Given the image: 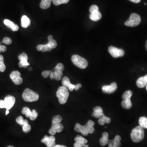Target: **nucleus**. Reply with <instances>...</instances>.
<instances>
[{
    "mask_svg": "<svg viewBox=\"0 0 147 147\" xmlns=\"http://www.w3.org/2000/svg\"><path fill=\"white\" fill-rule=\"evenodd\" d=\"M95 123L92 120L88 121L87 124L85 125H81L79 123H76L74 130L75 131L78 132H81L83 136H87L89 134H93L94 132V125Z\"/></svg>",
    "mask_w": 147,
    "mask_h": 147,
    "instance_id": "f257e3e1",
    "label": "nucleus"
},
{
    "mask_svg": "<svg viewBox=\"0 0 147 147\" xmlns=\"http://www.w3.org/2000/svg\"><path fill=\"white\" fill-rule=\"evenodd\" d=\"M130 136L133 142L135 143L141 142L144 137V129L140 125L136 126L132 130Z\"/></svg>",
    "mask_w": 147,
    "mask_h": 147,
    "instance_id": "f03ea898",
    "label": "nucleus"
},
{
    "mask_svg": "<svg viewBox=\"0 0 147 147\" xmlns=\"http://www.w3.org/2000/svg\"><path fill=\"white\" fill-rule=\"evenodd\" d=\"M69 92V89L64 87L61 86L58 88L56 92V96L58 98V101L61 104H65L68 99Z\"/></svg>",
    "mask_w": 147,
    "mask_h": 147,
    "instance_id": "7ed1b4c3",
    "label": "nucleus"
},
{
    "mask_svg": "<svg viewBox=\"0 0 147 147\" xmlns=\"http://www.w3.org/2000/svg\"><path fill=\"white\" fill-rule=\"evenodd\" d=\"M39 96L31 89L26 88L22 93V98L26 102H34L38 100Z\"/></svg>",
    "mask_w": 147,
    "mask_h": 147,
    "instance_id": "20e7f679",
    "label": "nucleus"
},
{
    "mask_svg": "<svg viewBox=\"0 0 147 147\" xmlns=\"http://www.w3.org/2000/svg\"><path fill=\"white\" fill-rule=\"evenodd\" d=\"M16 103V98L11 95H7L5 100H0V109H6V110H9Z\"/></svg>",
    "mask_w": 147,
    "mask_h": 147,
    "instance_id": "39448f33",
    "label": "nucleus"
},
{
    "mask_svg": "<svg viewBox=\"0 0 147 147\" xmlns=\"http://www.w3.org/2000/svg\"><path fill=\"white\" fill-rule=\"evenodd\" d=\"M71 61L75 66L82 69L86 68L88 64L85 58L78 55H74L71 57Z\"/></svg>",
    "mask_w": 147,
    "mask_h": 147,
    "instance_id": "423d86ee",
    "label": "nucleus"
},
{
    "mask_svg": "<svg viewBox=\"0 0 147 147\" xmlns=\"http://www.w3.org/2000/svg\"><path fill=\"white\" fill-rule=\"evenodd\" d=\"M132 95V92L131 90H126L122 95V98L123 100L121 102V106L123 108L125 109H130L132 107V102L131 101V98Z\"/></svg>",
    "mask_w": 147,
    "mask_h": 147,
    "instance_id": "0eeeda50",
    "label": "nucleus"
},
{
    "mask_svg": "<svg viewBox=\"0 0 147 147\" xmlns=\"http://www.w3.org/2000/svg\"><path fill=\"white\" fill-rule=\"evenodd\" d=\"M141 22L140 16L136 13H132L129 19L125 22V25L129 27H136Z\"/></svg>",
    "mask_w": 147,
    "mask_h": 147,
    "instance_id": "6e6552de",
    "label": "nucleus"
},
{
    "mask_svg": "<svg viewBox=\"0 0 147 147\" xmlns=\"http://www.w3.org/2000/svg\"><path fill=\"white\" fill-rule=\"evenodd\" d=\"M109 52L110 53L111 55L113 58H118L123 57L124 54L125 52L123 49H118L117 47H114L113 46H110L108 49Z\"/></svg>",
    "mask_w": 147,
    "mask_h": 147,
    "instance_id": "1a4fd4ad",
    "label": "nucleus"
},
{
    "mask_svg": "<svg viewBox=\"0 0 147 147\" xmlns=\"http://www.w3.org/2000/svg\"><path fill=\"white\" fill-rule=\"evenodd\" d=\"M10 78L12 81L16 85H20L23 82V79L21 78V73L16 70L13 71L11 73Z\"/></svg>",
    "mask_w": 147,
    "mask_h": 147,
    "instance_id": "9d476101",
    "label": "nucleus"
},
{
    "mask_svg": "<svg viewBox=\"0 0 147 147\" xmlns=\"http://www.w3.org/2000/svg\"><path fill=\"white\" fill-rule=\"evenodd\" d=\"M74 140L75 143L74 144V147H88V145L86 144L88 142L87 140L80 135H78Z\"/></svg>",
    "mask_w": 147,
    "mask_h": 147,
    "instance_id": "9b49d317",
    "label": "nucleus"
},
{
    "mask_svg": "<svg viewBox=\"0 0 147 147\" xmlns=\"http://www.w3.org/2000/svg\"><path fill=\"white\" fill-rule=\"evenodd\" d=\"M18 59L20 61L19 63V66L20 68H27L30 65V63L28 62V56L26 53H21Z\"/></svg>",
    "mask_w": 147,
    "mask_h": 147,
    "instance_id": "f8f14e48",
    "label": "nucleus"
},
{
    "mask_svg": "<svg viewBox=\"0 0 147 147\" xmlns=\"http://www.w3.org/2000/svg\"><path fill=\"white\" fill-rule=\"evenodd\" d=\"M55 140L56 138L54 136L51 135L50 136H48L45 135L41 140V142L46 144L47 147H53L56 145Z\"/></svg>",
    "mask_w": 147,
    "mask_h": 147,
    "instance_id": "ddd939ff",
    "label": "nucleus"
},
{
    "mask_svg": "<svg viewBox=\"0 0 147 147\" xmlns=\"http://www.w3.org/2000/svg\"><path fill=\"white\" fill-rule=\"evenodd\" d=\"M117 89V84L113 82L110 85H105L102 87V91L106 94H112L115 92Z\"/></svg>",
    "mask_w": 147,
    "mask_h": 147,
    "instance_id": "4468645a",
    "label": "nucleus"
},
{
    "mask_svg": "<svg viewBox=\"0 0 147 147\" xmlns=\"http://www.w3.org/2000/svg\"><path fill=\"white\" fill-rule=\"evenodd\" d=\"M64 129V126L63 124L61 123H57L52 124V126L51 127L50 129L49 130V133L51 135H55L57 132H61Z\"/></svg>",
    "mask_w": 147,
    "mask_h": 147,
    "instance_id": "2eb2a0df",
    "label": "nucleus"
},
{
    "mask_svg": "<svg viewBox=\"0 0 147 147\" xmlns=\"http://www.w3.org/2000/svg\"><path fill=\"white\" fill-rule=\"evenodd\" d=\"M62 86L67 88L71 92H73L75 88V84H71L70 80L67 76H64L62 79Z\"/></svg>",
    "mask_w": 147,
    "mask_h": 147,
    "instance_id": "dca6fc26",
    "label": "nucleus"
},
{
    "mask_svg": "<svg viewBox=\"0 0 147 147\" xmlns=\"http://www.w3.org/2000/svg\"><path fill=\"white\" fill-rule=\"evenodd\" d=\"M136 84L137 86L140 88H143L146 87L147 85V75L137 79Z\"/></svg>",
    "mask_w": 147,
    "mask_h": 147,
    "instance_id": "f3484780",
    "label": "nucleus"
},
{
    "mask_svg": "<svg viewBox=\"0 0 147 147\" xmlns=\"http://www.w3.org/2000/svg\"><path fill=\"white\" fill-rule=\"evenodd\" d=\"M3 22L5 26L9 28L13 31H18L19 29V27L16 24H14L13 21H11L8 19H5L3 21Z\"/></svg>",
    "mask_w": 147,
    "mask_h": 147,
    "instance_id": "a211bd4d",
    "label": "nucleus"
},
{
    "mask_svg": "<svg viewBox=\"0 0 147 147\" xmlns=\"http://www.w3.org/2000/svg\"><path fill=\"white\" fill-rule=\"evenodd\" d=\"M103 110L100 106H96L93 108V112L92 113V116L96 118H99L101 117L104 116Z\"/></svg>",
    "mask_w": 147,
    "mask_h": 147,
    "instance_id": "6ab92c4d",
    "label": "nucleus"
},
{
    "mask_svg": "<svg viewBox=\"0 0 147 147\" xmlns=\"http://www.w3.org/2000/svg\"><path fill=\"white\" fill-rule=\"evenodd\" d=\"M99 142L101 146H105L106 144L109 143V134L107 132H104L102 134V136L100 138Z\"/></svg>",
    "mask_w": 147,
    "mask_h": 147,
    "instance_id": "aec40b11",
    "label": "nucleus"
},
{
    "mask_svg": "<svg viewBox=\"0 0 147 147\" xmlns=\"http://www.w3.org/2000/svg\"><path fill=\"white\" fill-rule=\"evenodd\" d=\"M37 50L39 51L47 52L50 51L52 50V49L49 45L48 44H39L37 47Z\"/></svg>",
    "mask_w": 147,
    "mask_h": 147,
    "instance_id": "412c9836",
    "label": "nucleus"
},
{
    "mask_svg": "<svg viewBox=\"0 0 147 147\" xmlns=\"http://www.w3.org/2000/svg\"><path fill=\"white\" fill-rule=\"evenodd\" d=\"M102 17V15L99 11H96L90 13V19L94 21H97L101 19Z\"/></svg>",
    "mask_w": 147,
    "mask_h": 147,
    "instance_id": "4be33fe9",
    "label": "nucleus"
},
{
    "mask_svg": "<svg viewBox=\"0 0 147 147\" xmlns=\"http://www.w3.org/2000/svg\"><path fill=\"white\" fill-rule=\"evenodd\" d=\"M31 24L30 19L26 16H23L21 18V26L24 28H27Z\"/></svg>",
    "mask_w": 147,
    "mask_h": 147,
    "instance_id": "5701e85b",
    "label": "nucleus"
},
{
    "mask_svg": "<svg viewBox=\"0 0 147 147\" xmlns=\"http://www.w3.org/2000/svg\"><path fill=\"white\" fill-rule=\"evenodd\" d=\"M111 121V119L110 118L104 115L99 118L98 123L100 125H104L105 123L110 124Z\"/></svg>",
    "mask_w": 147,
    "mask_h": 147,
    "instance_id": "b1692460",
    "label": "nucleus"
},
{
    "mask_svg": "<svg viewBox=\"0 0 147 147\" xmlns=\"http://www.w3.org/2000/svg\"><path fill=\"white\" fill-rule=\"evenodd\" d=\"M52 1L53 0H42L40 3V7L43 9H47L50 7Z\"/></svg>",
    "mask_w": 147,
    "mask_h": 147,
    "instance_id": "393cba45",
    "label": "nucleus"
},
{
    "mask_svg": "<svg viewBox=\"0 0 147 147\" xmlns=\"http://www.w3.org/2000/svg\"><path fill=\"white\" fill-rule=\"evenodd\" d=\"M47 39H48V40H49V42H48L47 44H49V45L51 47L52 49H55L56 47H57V43L56 41L55 40L53 39V36H51V35L49 36L48 37H47Z\"/></svg>",
    "mask_w": 147,
    "mask_h": 147,
    "instance_id": "a878e982",
    "label": "nucleus"
},
{
    "mask_svg": "<svg viewBox=\"0 0 147 147\" xmlns=\"http://www.w3.org/2000/svg\"><path fill=\"white\" fill-rule=\"evenodd\" d=\"M121 137L119 135H117L113 141L110 142L112 144L113 147H120L121 146Z\"/></svg>",
    "mask_w": 147,
    "mask_h": 147,
    "instance_id": "bb28decb",
    "label": "nucleus"
},
{
    "mask_svg": "<svg viewBox=\"0 0 147 147\" xmlns=\"http://www.w3.org/2000/svg\"><path fill=\"white\" fill-rule=\"evenodd\" d=\"M53 79L57 81H59L60 80H61L63 76V71L57 70H54V71H53Z\"/></svg>",
    "mask_w": 147,
    "mask_h": 147,
    "instance_id": "cd10ccee",
    "label": "nucleus"
},
{
    "mask_svg": "<svg viewBox=\"0 0 147 147\" xmlns=\"http://www.w3.org/2000/svg\"><path fill=\"white\" fill-rule=\"evenodd\" d=\"M21 112L23 115H25L27 118H31L32 116V111L28 107H24L22 108Z\"/></svg>",
    "mask_w": 147,
    "mask_h": 147,
    "instance_id": "c85d7f7f",
    "label": "nucleus"
},
{
    "mask_svg": "<svg viewBox=\"0 0 147 147\" xmlns=\"http://www.w3.org/2000/svg\"><path fill=\"white\" fill-rule=\"evenodd\" d=\"M139 124L143 129H147V118L146 117H141L139 119Z\"/></svg>",
    "mask_w": 147,
    "mask_h": 147,
    "instance_id": "c756f323",
    "label": "nucleus"
},
{
    "mask_svg": "<svg viewBox=\"0 0 147 147\" xmlns=\"http://www.w3.org/2000/svg\"><path fill=\"white\" fill-rule=\"evenodd\" d=\"M16 121L18 124L22 126H24L28 124V121L26 119H24L22 116H19L18 117H17V118L16 119Z\"/></svg>",
    "mask_w": 147,
    "mask_h": 147,
    "instance_id": "7c9ffc66",
    "label": "nucleus"
},
{
    "mask_svg": "<svg viewBox=\"0 0 147 147\" xmlns=\"http://www.w3.org/2000/svg\"><path fill=\"white\" fill-rule=\"evenodd\" d=\"M5 64L4 63V58L2 55H0V71L4 72L5 70Z\"/></svg>",
    "mask_w": 147,
    "mask_h": 147,
    "instance_id": "2f4dec72",
    "label": "nucleus"
},
{
    "mask_svg": "<svg viewBox=\"0 0 147 147\" xmlns=\"http://www.w3.org/2000/svg\"><path fill=\"white\" fill-rule=\"evenodd\" d=\"M62 121V117L59 115H56L53 117L52 120V124L61 123V122Z\"/></svg>",
    "mask_w": 147,
    "mask_h": 147,
    "instance_id": "473e14b6",
    "label": "nucleus"
},
{
    "mask_svg": "<svg viewBox=\"0 0 147 147\" xmlns=\"http://www.w3.org/2000/svg\"><path fill=\"white\" fill-rule=\"evenodd\" d=\"M69 0H53V3L55 5H59L62 4L68 3Z\"/></svg>",
    "mask_w": 147,
    "mask_h": 147,
    "instance_id": "72a5a7b5",
    "label": "nucleus"
},
{
    "mask_svg": "<svg viewBox=\"0 0 147 147\" xmlns=\"http://www.w3.org/2000/svg\"><path fill=\"white\" fill-rule=\"evenodd\" d=\"M31 130V126L30 124H26L24 126H22V130L25 133H28Z\"/></svg>",
    "mask_w": 147,
    "mask_h": 147,
    "instance_id": "f704fd0d",
    "label": "nucleus"
},
{
    "mask_svg": "<svg viewBox=\"0 0 147 147\" xmlns=\"http://www.w3.org/2000/svg\"><path fill=\"white\" fill-rule=\"evenodd\" d=\"M12 42V40L10 38L8 37H5L3 38V39L2 40L1 43H3L7 45H10Z\"/></svg>",
    "mask_w": 147,
    "mask_h": 147,
    "instance_id": "c9c22d12",
    "label": "nucleus"
},
{
    "mask_svg": "<svg viewBox=\"0 0 147 147\" xmlns=\"http://www.w3.org/2000/svg\"><path fill=\"white\" fill-rule=\"evenodd\" d=\"M64 69V67L62 63H58L54 68V70H60L62 71H63Z\"/></svg>",
    "mask_w": 147,
    "mask_h": 147,
    "instance_id": "e433bc0d",
    "label": "nucleus"
},
{
    "mask_svg": "<svg viewBox=\"0 0 147 147\" xmlns=\"http://www.w3.org/2000/svg\"><path fill=\"white\" fill-rule=\"evenodd\" d=\"M96 11H99V7L96 5H91L89 8V11L90 13H92Z\"/></svg>",
    "mask_w": 147,
    "mask_h": 147,
    "instance_id": "4c0bfd02",
    "label": "nucleus"
},
{
    "mask_svg": "<svg viewBox=\"0 0 147 147\" xmlns=\"http://www.w3.org/2000/svg\"><path fill=\"white\" fill-rule=\"evenodd\" d=\"M38 116V114L37 111L35 110H32V116L30 118V119L31 121H34L37 119Z\"/></svg>",
    "mask_w": 147,
    "mask_h": 147,
    "instance_id": "58836bf2",
    "label": "nucleus"
},
{
    "mask_svg": "<svg viewBox=\"0 0 147 147\" xmlns=\"http://www.w3.org/2000/svg\"><path fill=\"white\" fill-rule=\"evenodd\" d=\"M51 71L50 70H45V71H44L42 72V77L44 78H47L49 76H50V74L51 73Z\"/></svg>",
    "mask_w": 147,
    "mask_h": 147,
    "instance_id": "ea45409f",
    "label": "nucleus"
},
{
    "mask_svg": "<svg viewBox=\"0 0 147 147\" xmlns=\"http://www.w3.org/2000/svg\"><path fill=\"white\" fill-rule=\"evenodd\" d=\"M7 51V47L5 45H1L0 44V53L1 52H5Z\"/></svg>",
    "mask_w": 147,
    "mask_h": 147,
    "instance_id": "a19ab883",
    "label": "nucleus"
},
{
    "mask_svg": "<svg viewBox=\"0 0 147 147\" xmlns=\"http://www.w3.org/2000/svg\"><path fill=\"white\" fill-rule=\"evenodd\" d=\"M81 87H82V84H75V88L74 90H78Z\"/></svg>",
    "mask_w": 147,
    "mask_h": 147,
    "instance_id": "79ce46f5",
    "label": "nucleus"
},
{
    "mask_svg": "<svg viewBox=\"0 0 147 147\" xmlns=\"http://www.w3.org/2000/svg\"><path fill=\"white\" fill-rule=\"evenodd\" d=\"M129 1L134 2V3H138L141 2V0H129Z\"/></svg>",
    "mask_w": 147,
    "mask_h": 147,
    "instance_id": "37998d69",
    "label": "nucleus"
},
{
    "mask_svg": "<svg viewBox=\"0 0 147 147\" xmlns=\"http://www.w3.org/2000/svg\"><path fill=\"white\" fill-rule=\"evenodd\" d=\"M53 147H67L65 146H63V145H59V144H56Z\"/></svg>",
    "mask_w": 147,
    "mask_h": 147,
    "instance_id": "c03bdc74",
    "label": "nucleus"
},
{
    "mask_svg": "<svg viewBox=\"0 0 147 147\" xmlns=\"http://www.w3.org/2000/svg\"><path fill=\"white\" fill-rule=\"evenodd\" d=\"M50 78L51 79H53V71H51V73L50 74Z\"/></svg>",
    "mask_w": 147,
    "mask_h": 147,
    "instance_id": "a18cd8bd",
    "label": "nucleus"
},
{
    "mask_svg": "<svg viewBox=\"0 0 147 147\" xmlns=\"http://www.w3.org/2000/svg\"><path fill=\"white\" fill-rule=\"evenodd\" d=\"M113 147V145H112V144L110 142V141H109V147Z\"/></svg>",
    "mask_w": 147,
    "mask_h": 147,
    "instance_id": "49530a36",
    "label": "nucleus"
},
{
    "mask_svg": "<svg viewBox=\"0 0 147 147\" xmlns=\"http://www.w3.org/2000/svg\"><path fill=\"white\" fill-rule=\"evenodd\" d=\"M9 110H6V112H5V115H6V116L8 115L9 114Z\"/></svg>",
    "mask_w": 147,
    "mask_h": 147,
    "instance_id": "de8ad7c7",
    "label": "nucleus"
},
{
    "mask_svg": "<svg viewBox=\"0 0 147 147\" xmlns=\"http://www.w3.org/2000/svg\"><path fill=\"white\" fill-rule=\"evenodd\" d=\"M146 48L147 50V42H146Z\"/></svg>",
    "mask_w": 147,
    "mask_h": 147,
    "instance_id": "09e8293b",
    "label": "nucleus"
},
{
    "mask_svg": "<svg viewBox=\"0 0 147 147\" xmlns=\"http://www.w3.org/2000/svg\"><path fill=\"white\" fill-rule=\"evenodd\" d=\"M28 70H29L30 71H31V70H32V68H31V67H30V68H29V69H28Z\"/></svg>",
    "mask_w": 147,
    "mask_h": 147,
    "instance_id": "8fccbe9b",
    "label": "nucleus"
},
{
    "mask_svg": "<svg viewBox=\"0 0 147 147\" xmlns=\"http://www.w3.org/2000/svg\"><path fill=\"white\" fill-rule=\"evenodd\" d=\"M7 147H14L13 146H8Z\"/></svg>",
    "mask_w": 147,
    "mask_h": 147,
    "instance_id": "3c124183",
    "label": "nucleus"
},
{
    "mask_svg": "<svg viewBox=\"0 0 147 147\" xmlns=\"http://www.w3.org/2000/svg\"><path fill=\"white\" fill-rule=\"evenodd\" d=\"M146 90H147V85L146 86Z\"/></svg>",
    "mask_w": 147,
    "mask_h": 147,
    "instance_id": "603ef678",
    "label": "nucleus"
}]
</instances>
